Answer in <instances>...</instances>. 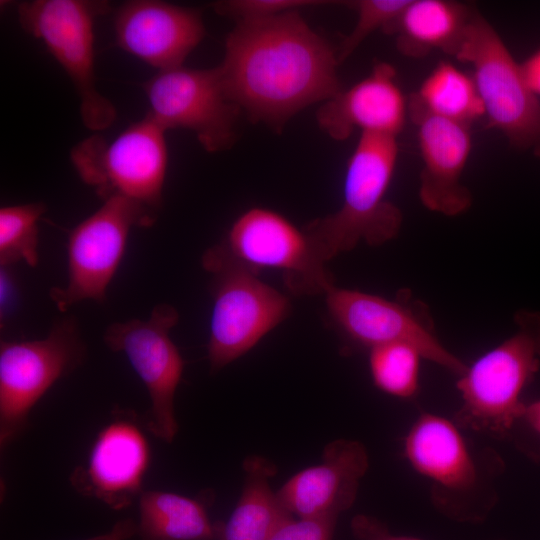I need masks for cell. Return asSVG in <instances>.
<instances>
[{
	"instance_id": "cell-8",
	"label": "cell",
	"mask_w": 540,
	"mask_h": 540,
	"mask_svg": "<svg viewBox=\"0 0 540 540\" xmlns=\"http://www.w3.org/2000/svg\"><path fill=\"white\" fill-rule=\"evenodd\" d=\"M205 270L214 275L208 341L211 372L251 350L290 312L288 298L235 262L203 254Z\"/></svg>"
},
{
	"instance_id": "cell-4",
	"label": "cell",
	"mask_w": 540,
	"mask_h": 540,
	"mask_svg": "<svg viewBox=\"0 0 540 540\" xmlns=\"http://www.w3.org/2000/svg\"><path fill=\"white\" fill-rule=\"evenodd\" d=\"M516 331L458 376L456 422L498 439L509 437L526 403L522 394L540 369V312L520 310Z\"/></svg>"
},
{
	"instance_id": "cell-21",
	"label": "cell",
	"mask_w": 540,
	"mask_h": 540,
	"mask_svg": "<svg viewBox=\"0 0 540 540\" xmlns=\"http://www.w3.org/2000/svg\"><path fill=\"white\" fill-rule=\"evenodd\" d=\"M243 469L241 496L227 522H218L217 540H269L293 517L270 486V479L276 473L272 462L260 456H249Z\"/></svg>"
},
{
	"instance_id": "cell-25",
	"label": "cell",
	"mask_w": 540,
	"mask_h": 540,
	"mask_svg": "<svg viewBox=\"0 0 540 540\" xmlns=\"http://www.w3.org/2000/svg\"><path fill=\"white\" fill-rule=\"evenodd\" d=\"M46 206L42 202L5 206L0 209V264L18 261L38 263V221Z\"/></svg>"
},
{
	"instance_id": "cell-28",
	"label": "cell",
	"mask_w": 540,
	"mask_h": 540,
	"mask_svg": "<svg viewBox=\"0 0 540 540\" xmlns=\"http://www.w3.org/2000/svg\"><path fill=\"white\" fill-rule=\"evenodd\" d=\"M338 518L291 517L286 520L269 540H333Z\"/></svg>"
},
{
	"instance_id": "cell-16",
	"label": "cell",
	"mask_w": 540,
	"mask_h": 540,
	"mask_svg": "<svg viewBox=\"0 0 540 540\" xmlns=\"http://www.w3.org/2000/svg\"><path fill=\"white\" fill-rule=\"evenodd\" d=\"M117 45L158 71L182 66L205 36L201 13L158 0H133L114 18Z\"/></svg>"
},
{
	"instance_id": "cell-15",
	"label": "cell",
	"mask_w": 540,
	"mask_h": 540,
	"mask_svg": "<svg viewBox=\"0 0 540 540\" xmlns=\"http://www.w3.org/2000/svg\"><path fill=\"white\" fill-rule=\"evenodd\" d=\"M150 458V446L139 424L118 415L99 431L86 464L73 471L70 481L81 494L121 510L143 492Z\"/></svg>"
},
{
	"instance_id": "cell-7",
	"label": "cell",
	"mask_w": 540,
	"mask_h": 540,
	"mask_svg": "<svg viewBox=\"0 0 540 540\" xmlns=\"http://www.w3.org/2000/svg\"><path fill=\"white\" fill-rule=\"evenodd\" d=\"M106 2L34 0L18 5L21 27L40 39L71 79L80 99L83 124L98 132L116 119L114 105L96 87L94 24Z\"/></svg>"
},
{
	"instance_id": "cell-18",
	"label": "cell",
	"mask_w": 540,
	"mask_h": 540,
	"mask_svg": "<svg viewBox=\"0 0 540 540\" xmlns=\"http://www.w3.org/2000/svg\"><path fill=\"white\" fill-rule=\"evenodd\" d=\"M368 465L362 443L338 439L325 446L319 464L295 474L276 493L291 515L338 518L353 505Z\"/></svg>"
},
{
	"instance_id": "cell-22",
	"label": "cell",
	"mask_w": 540,
	"mask_h": 540,
	"mask_svg": "<svg viewBox=\"0 0 540 540\" xmlns=\"http://www.w3.org/2000/svg\"><path fill=\"white\" fill-rule=\"evenodd\" d=\"M202 501L167 491H143L139 496L140 540H217Z\"/></svg>"
},
{
	"instance_id": "cell-2",
	"label": "cell",
	"mask_w": 540,
	"mask_h": 540,
	"mask_svg": "<svg viewBox=\"0 0 540 540\" xmlns=\"http://www.w3.org/2000/svg\"><path fill=\"white\" fill-rule=\"evenodd\" d=\"M456 421L422 412L403 441L410 467L430 486L433 505L454 521L477 523L496 502L494 479L499 460L476 450Z\"/></svg>"
},
{
	"instance_id": "cell-1",
	"label": "cell",
	"mask_w": 540,
	"mask_h": 540,
	"mask_svg": "<svg viewBox=\"0 0 540 540\" xmlns=\"http://www.w3.org/2000/svg\"><path fill=\"white\" fill-rule=\"evenodd\" d=\"M337 54L299 10L237 21L219 65L225 86L252 121L275 130L341 88Z\"/></svg>"
},
{
	"instance_id": "cell-30",
	"label": "cell",
	"mask_w": 540,
	"mask_h": 540,
	"mask_svg": "<svg viewBox=\"0 0 540 540\" xmlns=\"http://www.w3.org/2000/svg\"><path fill=\"white\" fill-rule=\"evenodd\" d=\"M521 68L528 86L540 97V48L521 64Z\"/></svg>"
},
{
	"instance_id": "cell-19",
	"label": "cell",
	"mask_w": 540,
	"mask_h": 540,
	"mask_svg": "<svg viewBox=\"0 0 540 540\" xmlns=\"http://www.w3.org/2000/svg\"><path fill=\"white\" fill-rule=\"evenodd\" d=\"M407 115L408 101L396 81L394 67L380 62L365 78L323 102L317 122L324 133L338 141L355 130L397 138Z\"/></svg>"
},
{
	"instance_id": "cell-5",
	"label": "cell",
	"mask_w": 540,
	"mask_h": 540,
	"mask_svg": "<svg viewBox=\"0 0 540 540\" xmlns=\"http://www.w3.org/2000/svg\"><path fill=\"white\" fill-rule=\"evenodd\" d=\"M469 64L487 127L501 132L517 149L540 157V100L493 26L472 11L452 55Z\"/></svg>"
},
{
	"instance_id": "cell-17",
	"label": "cell",
	"mask_w": 540,
	"mask_h": 540,
	"mask_svg": "<svg viewBox=\"0 0 540 540\" xmlns=\"http://www.w3.org/2000/svg\"><path fill=\"white\" fill-rule=\"evenodd\" d=\"M408 115L417 127L422 159L421 203L445 216L463 214L472 205L471 191L461 181L472 150L469 125L429 114L409 102Z\"/></svg>"
},
{
	"instance_id": "cell-31",
	"label": "cell",
	"mask_w": 540,
	"mask_h": 540,
	"mask_svg": "<svg viewBox=\"0 0 540 540\" xmlns=\"http://www.w3.org/2000/svg\"><path fill=\"white\" fill-rule=\"evenodd\" d=\"M520 425L528 430L533 438L540 441V399L526 403L524 412L516 424V426Z\"/></svg>"
},
{
	"instance_id": "cell-12",
	"label": "cell",
	"mask_w": 540,
	"mask_h": 540,
	"mask_svg": "<svg viewBox=\"0 0 540 540\" xmlns=\"http://www.w3.org/2000/svg\"><path fill=\"white\" fill-rule=\"evenodd\" d=\"M328 313L354 345L372 349L389 343L414 346L428 360L457 377L467 365L437 337L422 304L389 300L360 290L332 285L325 293Z\"/></svg>"
},
{
	"instance_id": "cell-32",
	"label": "cell",
	"mask_w": 540,
	"mask_h": 540,
	"mask_svg": "<svg viewBox=\"0 0 540 540\" xmlns=\"http://www.w3.org/2000/svg\"><path fill=\"white\" fill-rule=\"evenodd\" d=\"M137 534V524L130 518L116 522L110 531L87 540H129Z\"/></svg>"
},
{
	"instance_id": "cell-20",
	"label": "cell",
	"mask_w": 540,
	"mask_h": 540,
	"mask_svg": "<svg viewBox=\"0 0 540 540\" xmlns=\"http://www.w3.org/2000/svg\"><path fill=\"white\" fill-rule=\"evenodd\" d=\"M473 10L446 0H411L388 33L399 51L422 57L434 50L453 55Z\"/></svg>"
},
{
	"instance_id": "cell-11",
	"label": "cell",
	"mask_w": 540,
	"mask_h": 540,
	"mask_svg": "<svg viewBox=\"0 0 540 540\" xmlns=\"http://www.w3.org/2000/svg\"><path fill=\"white\" fill-rule=\"evenodd\" d=\"M149 115L165 131H192L208 152L229 149L242 111L231 98L219 66L157 71L142 84Z\"/></svg>"
},
{
	"instance_id": "cell-10",
	"label": "cell",
	"mask_w": 540,
	"mask_h": 540,
	"mask_svg": "<svg viewBox=\"0 0 540 540\" xmlns=\"http://www.w3.org/2000/svg\"><path fill=\"white\" fill-rule=\"evenodd\" d=\"M85 353L86 346L74 317L59 320L43 339L1 341V447L23 431L34 405L57 380L82 363Z\"/></svg>"
},
{
	"instance_id": "cell-23",
	"label": "cell",
	"mask_w": 540,
	"mask_h": 540,
	"mask_svg": "<svg viewBox=\"0 0 540 540\" xmlns=\"http://www.w3.org/2000/svg\"><path fill=\"white\" fill-rule=\"evenodd\" d=\"M408 102L429 114L468 125L484 116L473 77L449 62L439 63Z\"/></svg>"
},
{
	"instance_id": "cell-9",
	"label": "cell",
	"mask_w": 540,
	"mask_h": 540,
	"mask_svg": "<svg viewBox=\"0 0 540 540\" xmlns=\"http://www.w3.org/2000/svg\"><path fill=\"white\" fill-rule=\"evenodd\" d=\"M205 254L235 262L255 273L260 269L277 270L295 295L325 294L334 285L326 262L304 228L263 207L240 214L222 243Z\"/></svg>"
},
{
	"instance_id": "cell-3",
	"label": "cell",
	"mask_w": 540,
	"mask_h": 540,
	"mask_svg": "<svg viewBox=\"0 0 540 540\" xmlns=\"http://www.w3.org/2000/svg\"><path fill=\"white\" fill-rule=\"evenodd\" d=\"M398 151L396 137L360 134L346 165L340 208L304 228L326 263L360 242L379 246L398 235L403 215L386 198Z\"/></svg>"
},
{
	"instance_id": "cell-13",
	"label": "cell",
	"mask_w": 540,
	"mask_h": 540,
	"mask_svg": "<svg viewBox=\"0 0 540 540\" xmlns=\"http://www.w3.org/2000/svg\"><path fill=\"white\" fill-rule=\"evenodd\" d=\"M156 220L141 206L113 197L74 227L67 242L68 283L50 291L58 309L65 311L86 299L103 302L124 255L130 229L150 227Z\"/></svg>"
},
{
	"instance_id": "cell-29",
	"label": "cell",
	"mask_w": 540,
	"mask_h": 540,
	"mask_svg": "<svg viewBox=\"0 0 540 540\" xmlns=\"http://www.w3.org/2000/svg\"><path fill=\"white\" fill-rule=\"evenodd\" d=\"M351 530L357 540H423L412 536L392 534L382 521L365 514L353 517Z\"/></svg>"
},
{
	"instance_id": "cell-6",
	"label": "cell",
	"mask_w": 540,
	"mask_h": 540,
	"mask_svg": "<svg viewBox=\"0 0 540 540\" xmlns=\"http://www.w3.org/2000/svg\"><path fill=\"white\" fill-rule=\"evenodd\" d=\"M165 133L146 115L111 141L98 134L82 140L72 149L71 162L103 201L124 198L157 217L168 163Z\"/></svg>"
},
{
	"instance_id": "cell-26",
	"label": "cell",
	"mask_w": 540,
	"mask_h": 540,
	"mask_svg": "<svg viewBox=\"0 0 540 540\" xmlns=\"http://www.w3.org/2000/svg\"><path fill=\"white\" fill-rule=\"evenodd\" d=\"M411 0H360L355 2L357 21L344 38L337 54L338 63L347 59L374 31L390 30Z\"/></svg>"
},
{
	"instance_id": "cell-24",
	"label": "cell",
	"mask_w": 540,
	"mask_h": 540,
	"mask_svg": "<svg viewBox=\"0 0 540 540\" xmlns=\"http://www.w3.org/2000/svg\"><path fill=\"white\" fill-rule=\"evenodd\" d=\"M422 359L419 350L406 343H389L370 349L369 370L374 385L393 397L413 398L419 390Z\"/></svg>"
},
{
	"instance_id": "cell-14",
	"label": "cell",
	"mask_w": 540,
	"mask_h": 540,
	"mask_svg": "<svg viewBox=\"0 0 540 540\" xmlns=\"http://www.w3.org/2000/svg\"><path fill=\"white\" fill-rule=\"evenodd\" d=\"M178 318L174 307L159 304L148 320L111 324L103 336L112 351L126 355L146 386L151 401L147 428L167 443L178 432L174 399L184 368L181 354L169 335Z\"/></svg>"
},
{
	"instance_id": "cell-27",
	"label": "cell",
	"mask_w": 540,
	"mask_h": 540,
	"mask_svg": "<svg viewBox=\"0 0 540 540\" xmlns=\"http://www.w3.org/2000/svg\"><path fill=\"white\" fill-rule=\"evenodd\" d=\"M321 2L311 0H227L214 3L217 13L236 21L264 19Z\"/></svg>"
}]
</instances>
